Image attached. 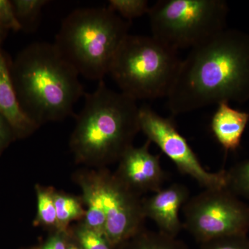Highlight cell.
<instances>
[{
    "instance_id": "cell-1",
    "label": "cell",
    "mask_w": 249,
    "mask_h": 249,
    "mask_svg": "<svg viewBox=\"0 0 249 249\" xmlns=\"http://www.w3.org/2000/svg\"><path fill=\"white\" fill-rule=\"evenodd\" d=\"M174 115L221 103L249 99V36L234 29L222 31L190 49L181 60L167 96Z\"/></svg>"
},
{
    "instance_id": "cell-2",
    "label": "cell",
    "mask_w": 249,
    "mask_h": 249,
    "mask_svg": "<svg viewBox=\"0 0 249 249\" xmlns=\"http://www.w3.org/2000/svg\"><path fill=\"white\" fill-rule=\"evenodd\" d=\"M11 70L20 107L36 125L75 115V105L85 92L79 73L55 44L27 46L11 62Z\"/></svg>"
},
{
    "instance_id": "cell-3",
    "label": "cell",
    "mask_w": 249,
    "mask_h": 249,
    "mask_svg": "<svg viewBox=\"0 0 249 249\" xmlns=\"http://www.w3.org/2000/svg\"><path fill=\"white\" fill-rule=\"evenodd\" d=\"M84 97L83 109L76 116L70 148L78 163L104 168L119 161L133 146L141 131L140 107L135 100L109 89L103 80Z\"/></svg>"
},
{
    "instance_id": "cell-4",
    "label": "cell",
    "mask_w": 249,
    "mask_h": 249,
    "mask_svg": "<svg viewBox=\"0 0 249 249\" xmlns=\"http://www.w3.org/2000/svg\"><path fill=\"white\" fill-rule=\"evenodd\" d=\"M130 24L108 7L75 9L62 21L54 44L79 75L101 81Z\"/></svg>"
},
{
    "instance_id": "cell-5",
    "label": "cell",
    "mask_w": 249,
    "mask_h": 249,
    "mask_svg": "<svg viewBox=\"0 0 249 249\" xmlns=\"http://www.w3.org/2000/svg\"><path fill=\"white\" fill-rule=\"evenodd\" d=\"M181 61L178 52L152 36L128 34L119 46L108 74L121 93L136 101L167 98Z\"/></svg>"
},
{
    "instance_id": "cell-6",
    "label": "cell",
    "mask_w": 249,
    "mask_h": 249,
    "mask_svg": "<svg viewBox=\"0 0 249 249\" xmlns=\"http://www.w3.org/2000/svg\"><path fill=\"white\" fill-rule=\"evenodd\" d=\"M228 12L222 0H160L150 6L147 16L152 37L178 52L225 30Z\"/></svg>"
},
{
    "instance_id": "cell-7",
    "label": "cell",
    "mask_w": 249,
    "mask_h": 249,
    "mask_svg": "<svg viewBox=\"0 0 249 249\" xmlns=\"http://www.w3.org/2000/svg\"><path fill=\"white\" fill-rule=\"evenodd\" d=\"M183 209V229L200 244L249 231V206L227 188L205 189Z\"/></svg>"
},
{
    "instance_id": "cell-8",
    "label": "cell",
    "mask_w": 249,
    "mask_h": 249,
    "mask_svg": "<svg viewBox=\"0 0 249 249\" xmlns=\"http://www.w3.org/2000/svg\"><path fill=\"white\" fill-rule=\"evenodd\" d=\"M77 183L89 187L97 196L106 214L105 235L114 247L122 245L144 229L146 217L142 199L106 168L80 171Z\"/></svg>"
},
{
    "instance_id": "cell-9",
    "label": "cell",
    "mask_w": 249,
    "mask_h": 249,
    "mask_svg": "<svg viewBox=\"0 0 249 249\" xmlns=\"http://www.w3.org/2000/svg\"><path fill=\"white\" fill-rule=\"evenodd\" d=\"M140 130L175 163L178 171L188 175L205 189L227 188V171L211 173L205 169L186 139L170 118L160 116L151 108H139Z\"/></svg>"
},
{
    "instance_id": "cell-10",
    "label": "cell",
    "mask_w": 249,
    "mask_h": 249,
    "mask_svg": "<svg viewBox=\"0 0 249 249\" xmlns=\"http://www.w3.org/2000/svg\"><path fill=\"white\" fill-rule=\"evenodd\" d=\"M150 144L147 140L142 146L129 147L119 160L114 173L124 186L140 196L163 189L167 178L160 164V155L150 152Z\"/></svg>"
},
{
    "instance_id": "cell-11",
    "label": "cell",
    "mask_w": 249,
    "mask_h": 249,
    "mask_svg": "<svg viewBox=\"0 0 249 249\" xmlns=\"http://www.w3.org/2000/svg\"><path fill=\"white\" fill-rule=\"evenodd\" d=\"M188 188L175 183L142 199L145 217L154 221L160 231L177 237L183 229L179 218V211L189 198Z\"/></svg>"
},
{
    "instance_id": "cell-12",
    "label": "cell",
    "mask_w": 249,
    "mask_h": 249,
    "mask_svg": "<svg viewBox=\"0 0 249 249\" xmlns=\"http://www.w3.org/2000/svg\"><path fill=\"white\" fill-rule=\"evenodd\" d=\"M11 64L0 48V114L11 124L16 138H24L39 127L20 107L11 75Z\"/></svg>"
},
{
    "instance_id": "cell-13",
    "label": "cell",
    "mask_w": 249,
    "mask_h": 249,
    "mask_svg": "<svg viewBox=\"0 0 249 249\" xmlns=\"http://www.w3.org/2000/svg\"><path fill=\"white\" fill-rule=\"evenodd\" d=\"M249 121V113L233 109L229 103H221L213 116L211 130L226 151H235L240 147Z\"/></svg>"
},
{
    "instance_id": "cell-14",
    "label": "cell",
    "mask_w": 249,
    "mask_h": 249,
    "mask_svg": "<svg viewBox=\"0 0 249 249\" xmlns=\"http://www.w3.org/2000/svg\"><path fill=\"white\" fill-rule=\"evenodd\" d=\"M53 198L59 230H67L73 221L83 220L85 210L81 199L56 191Z\"/></svg>"
},
{
    "instance_id": "cell-15",
    "label": "cell",
    "mask_w": 249,
    "mask_h": 249,
    "mask_svg": "<svg viewBox=\"0 0 249 249\" xmlns=\"http://www.w3.org/2000/svg\"><path fill=\"white\" fill-rule=\"evenodd\" d=\"M129 249H188L184 242L163 232L142 229L129 240Z\"/></svg>"
},
{
    "instance_id": "cell-16",
    "label": "cell",
    "mask_w": 249,
    "mask_h": 249,
    "mask_svg": "<svg viewBox=\"0 0 249 249\" xmlns=\"http://www.w3.org/2000/svg\"><path fill=\"white\" fill-rule=\"evenodd\" d=\"M54 191L51 187L36 185L37 214L36 222L37 225L54 231L59 230L56 211L54 204Z\"/></svg>"
},
{
    "instance_id": "cell-17",
    "label": "cell",
    "mask_w": 249,
    "mask_h": 249,
    "mask_svg": "<svg viewBox=\"0 0 249 249\" xmlns=\"http://www.w3.org/2000/svg\"><path fill=\"white\" fill-rule=\"evenodd\" d=\"M15 13L22 30L33 31L38 24L42 10L48 0H12Z\"/></svg>"
},
{
    "instance_id": "cell-18",
    "label": "cell",
    "mask_w": 249,
    "mask_h": 249,
    "mask_svg": "<svg viewBox=\"0 0 249 249\" xmlns=\"http://www.w3.org/2000/svg\"><path fill=\"white\" fill-rule=\"evenodd\" d=\"M71 233L81 249H114V246L111 245L106 235L91 230L82 221L75 226Z\"/></svg>"
},
{
    "instance_id": "cell-19",
    "label": "cell",
    "mask_w": 249,
    "mask_h": 249,
    "mask_svg": "<svg viewBox=\"0 0 249 249\" xmlns=\"http://www.w3.org/2000/svg\"><path fill=\"white\" fill-rule=\"evenodd\" d=\"M107 7L126 21L147 15L150 11L146 0H109Z\"/></svg>"
},
{
    "instance_id": "cell-20",
    "label": "cell",
    "mask_w": 249,
    "mask_h": 249,
    "mask_svg": "<svg viewBox=\"0 0 249 249\" xmlns=\"http://www.w3.org/2000/svg\"><path fill=\"white\" fill-rule=\"evenodd\" d=\"M227 188L237 196L249 199V160L227 171Z\"/></svg>"
},
{
    "instance_id": "cell-21",
    "label": "cell",
    "mask_w": 249,
    "mask_h": 249,
    "mask_svg": "<svg viewBox=\"0 0 249 249\" xmlns=\"http://www.w3.org/2000/svg\"><path fill=\"white\" fill-rule=\"evenodd\" d=\"M201 249H249V238L247 235L219 237L203 242Z\"/></svg>"
},
{
    "instance_id": "cell-22",
    "label": "cell",
    "mask_w": 249,
    "mask_h": 249,
    "mask_svg": "<svg viewBox=\"0 0 249 249\" xmlns=\"http://www.w3.org/2000/svg\"><path fill=\"white\" fill-rule=\"evenodd\" d=\"M0 25L7 31L22 30V26L16 17L12 2L9 0H0Z\"/></svg>"
},
{
    "instance_id": "cell-23",
    "label": "cell",
    "mask_w": 249,
    "mask_h": 249,
    "mask_svg": "<svg viewBox=\"0 0 249 249\" xmlns=\"http://www.w3.org/2000/svg\"><path fill=\"white\" fill-rule=\"evenodd\" d=\"M70 229L54 231L47 239L42 249H67Z\"/></svg>"
},
{
    "instance_id": "cell-24",
    "label": "cell",
    "mask_w": 249,
    "mask_h": 249,
    "mask_svg": "<svg viewBox=\"0 0 249 249\" xmlns=\"http://www.w3.org/2000/svg\"><path fill=\"white\" fill-rule=\"evenodd\" d=\"M16 134L11 124L0 114V154L16 139Z\"/></svg>"
},
{
    "instance_id": "cell-25",
    "label": "cell",
    "mask_w": 249,
    "mask_h": 249,
    "mask_svg": "<svg viewBox=\"0 0 249 249\" xmlns=\"http://www.w3.org/2000/svg\"><path fill=\"white\" fill-rule=\"evenodd\" d=\"M67 249H81L79 245H78V242H77L76 239L74 238V240H71V232H70V235H69L68 242H67Z\"/></svg>"
},
{
    "instance_id": "cell-26",
    "label": "cell",
    "mask_w": 249,
    "mask_h": 249,
    "mask_svg": "<svg viewBox=\"0 0 249 249\" xmlns=\"http://www.w3.org/2000/svg\"><path fill=\"white\" fill-rule=\"evenodd\" d=\"M6 32H7V31L5 30L4 28L1 27V25H0V45H1V42H2V41L4 40V39L5 38V36L6 35Z\"/></svg>"
}]
</instances>
